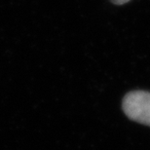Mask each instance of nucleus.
<instances>
[{
  "label": "nucleus",
  "mask_w": 150,
  "mask_h": 150,
  "mask_svg": "<svg viewBox=\"0 0 150 150\" xmlns=\"http://www.w3.org/2000/svg\"><path fill=\"white\" fill-rule=\"evenodd\" d=\"M122 107L131 120L150 127V93L133 91L123 98Z\"/></svg>",
  "instance_id": "obj_1"
},
{
  "label": "nucleus",
  "mask_w": 150,
  "mask_h": 150,
  "mask_svg": "<svg viewBox=\"0 0 150 150\" xmlns=\"http://www.w3.org/2000/svg\"><path fill=\"white\" fill-rule=\"evenodd\" d=\"M130 0H111V2L114 3V4L116 5H123V4H126V3H128Z\"/></svg>",
  "instance_id": "obj_2"
}]
</instances>
